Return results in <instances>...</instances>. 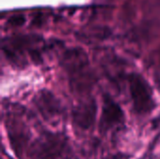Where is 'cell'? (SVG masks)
Listing matches in <instances>:
<instances>
[{
    "mask_svg": "<svg viewBox=\"0 0 160 159\" xmlns=\"http://www.w3.org/2000/svg\"><path fill=\"white\" fill-rule=\"evenodd\" d=\"M124 112L120 106L111 97L104 98L102 114L99 123L100 132H106L112 127L121 125L124 122Z\"/></svg>",
    "mask_w": 160,
    "mask_h": 159,
    "instance_id": "cell-3",
    "label": "cell"
},
{
    "mask_svg": "<svg viewBox=\"0 0 160 159\" xmlns=\"http://www.w3.org/2000/svg\"><path fill=\"white\" fill-rule=\"evenodd\" d=\"M96 113L97 107L94 101L80 105L73 113L74 125L81 129H89L95 123Z\"/></svg>",
    "mask_w": 160,
    "mask_h": 159,
    "instance_id": "cell-4",
    "label": "cell"
},
{
    "mask_svg": "<svg viewBox=\"0 0 160 159\" xmlns=\"http://www.w3.org/2000/svg\"><path fill=\"white\" fill-rule=\"evenodd\" d=\"M130 95L137 113L145 114L154 108V101L149 85L140 75L132 74L129 78Z\"/></svg>",
    "mask_w": 160,
    "mask_h": 159,
    "instance_id": "cell-2",
    "label": "cell"
},
{
    "mask_svg": "<svg viewBox=\"0 0 160 159\" xmlns=\"http://www.w3.org/2000/svg\"><path fill=\"white\" fill-rule=\"evenodd\" d=\"M24 21H25V20H24V17H23L22 15H15V16L11 17V18L8 20V25H10V26L18 27V26L22 25L23 22H24Z\"/></svg>",
    "mask_w": 160,
    "mask_h": 159,
    "instance_id": "cell-6",
    "label": "cell"
},
{
    "mask_svg": "<svg viewBox=\"0 0 160 159\" xmlns=\"http://www.w3.org/2000/svg\"><path fill=\"white\" fill-rule=\"evenodd\" d=\"M109 159H124V157L122 155H115L113 157H111Z\"/></svg>",
    "mask_w": 160,
    "mask_h": 159,
    "instance_id": "cell-7",
    "label": "cell"
},
{
    "mask_svg": "<svg viewBox=\"0 0 160 159\" xmlns=\"http://www.w3.org/2000/svg\"><path fill=\"white\" fill-rule=\"evenodd\" d=\"M68 150L67 140L59 134H46L38 141L33 148L36 159H62Z\"/></svg>",
    "mask_w": 160,
    "mask_h": 159,
    "instance_id": "cell-1",
    "label": "cell"
},
{
    "mask_svg": "<svg viewBox=\"0 0 160 159\" xmlns=\"http://www.w3.org/2000/svg\"><path fill=\"white\" fill-rule=\"evenodd\" d=\"M38 107L46 116H54L59 113V104L50 93H43L38 100Z\"/></svg>",
    "mask_w": 160,
    "mask_h": 159,
    "instance_id": "cell-5",
    "label": "cell"
}]
</instances>
